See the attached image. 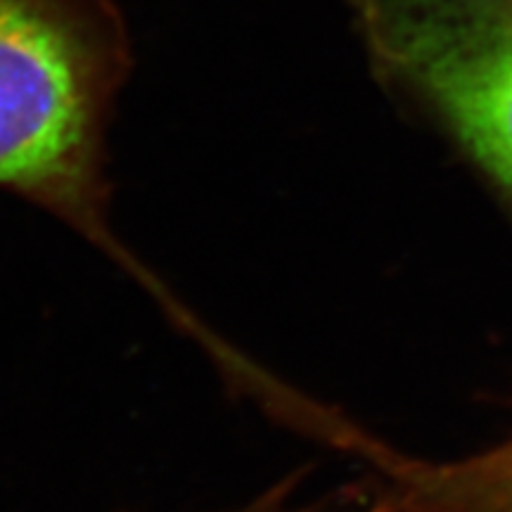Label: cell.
Masks as SVG:
<instances>
[{"instance_id":"obj_1","label":"cell","mask_w":512,"mask_h":512,"mask_svg":"<svg viewBox=\"0 0 512 512\" xmlns=\"http://www.w3.org/2000/svg\"><path fill=\"white\" fill-rule=\"evenodd\" d=\"M128 69L114 0H0V192L119 259L107 221V131Z\"/></svg>"},{"instance_id":"obj_2","label":"cell","mask_w":512,"mask_h":512,"mask_svg":"<svg viewBox=\"0 0 512 512\" xmlns=\"http://www.w3.org/2000/svg\"><path fill=\"white\" fill-rule=\"evenodd\" d=\"M373 53L512 192V0H351Z\"/></svg>"},{"instance_id":"obj_3","label":"cell","mask_w":512,"mask_h":512,"mask_svg":"<svg viewBox=\"0 0 512 512\" xmlns=\"http://www.w3.org/2000/svg\"><path fill=\"white\" fill-rule=\"evenodd\" d=\"M330 444L368 463L354 496L361 512H512V437L446 463L415 460L339 420Z\"/></svg>"},{"instance_id":"obj_4","label":"cell","mask_w":512,"mask_h":512,"mask_svg":"<svg viewBox=\"0 0 512 512\" xmlns=\"http://www.w3.org/2000/svg\"><path fill=\"white\" fill-rule=\"evenodd\" d=\"M299 477L280 479L278 484L264 491V494L254 496L252 501L230 508L223 512H339L335 498H325V501H302L297 494Z\"/></svg>"}]
</instances>
